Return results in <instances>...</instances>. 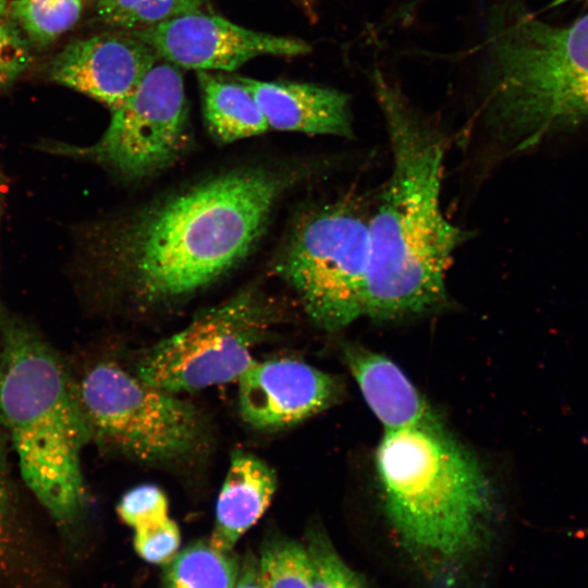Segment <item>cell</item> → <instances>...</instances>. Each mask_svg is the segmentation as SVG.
Returning a JSON list of instances; mask_svg holds the SVG:
<instances>
[{
  "instance_id": "cell-1",
  "label": "cell",
  "mask_w": 588,
  "mask_h": 588,
  "mask_svg": "<svg viewBox=\"0 0 588 588\" xmlns=\"http://www.w3.org/2000/svg\"><path fill=\"white\" fill-rule=\"evenodd\" d=\"M315 168L238 167L171 193L103 233L95 252L98 270L138 307L200 293L247 258L279 200Z\"/></svg>"
},
{
  "instance_id": "cell-2",
  "label": "cell",
  "mask_w": 588,
  "mask_h": 588,
  "mask_svg": "<svg viewBox=\"0 0 588 588\" xmlns=\"http://www.w3.org/2000/svg\"><path fill=\"white\" fill-rule=\"evenodd\" d=\"M370 79L392 158L369 213L365 317L393 321L448 304L446 272L470 233L442 209L443 134L380 69L372 70Z\"/></svg>"
},
{
  "instance_id": "cell-3",
  "label": "cell",
  "mask_w": 588,
  "mask_h": 588,
  "mask_svg": "<svg viewBox=\"0 0 588 588\" xmlns=\"http://www.w3.org/2000/svg\"><path fill=\"white\" fill-rule=\"evenodd\" d=\"M383 510L431 588H461L491 542L494 492L442 424L384 430L376 451Z\"/></svg>"
},
{
  "instance_id": "cell-4",
  "label": "cell",
  "mask_w": 588,
  "mask_h": 588,
  "mask_svg": "<svg viewBox=\"0 0 588 588\" xmlns=\"http://www.w3.org/2000/svg\"><path fill=\"white\" fill-rule=\"evenodd\" d=\"M0 429L24 485L70 541L89 510L82 454L91 441L73 370L35 328L1 306Z\"/></svg>"
},
{
  "instance_id": "cell-5",
  "label": "cell",
  "mask_w": 588,
  "mask_h": 588,
  "mask_svg": "<svg viewBox=\"0 0 588 588\" xmlns=\"http://www.w3.org/2000/svg\"><path fill=\"white\" fill-rule=\"evenodd\" d=\"M481 122L516 149L588 121V14L547 23L519 3L491 9Z\"/></svg>"
},
{
  "instance_id": "cell-6",
  "label": "cell",
  "mask_w": 588,
  "mask_h": 588,
  "mask_svg": "<svg viewBox=\"0 0 588 588\" xmlns=\"http://www.w3.org/2000/svg\"><path fill=\"white\" fill-rule=\"evenodd\" d=\"M369 212L351 196L303 211L274 264L311 322L329 332L360 317L369 269Z\"/></svg>"
},
{
  "instance_id": "cell-7",
  "label": "cell",
  "mask_w": 588,
  "mask_h": 588,
  "mask_svg": "<svg viewBox=\"0 0 588 588\" xmlns=\"http://www.w3.org/2000/svg\"><path fill=\"white\" fill-rule=\"evenodd\" d=\"M73 375L91 441L144 462L177 460L200 444L198 412L174 393L111 360H98Z\"/></svg>"
},
{
  "instance_id": "cell-8",
  "label": "cell",
  "mask_w": 588,
  "mask_h": 588,
  "mask_svg": "<svg viewBox=\"0 0 588 588\" xmlns=\"http://www.w3.org/2000/svg\"><path fill=\"white\" fill-rule=\"evenodd\" d=\"M277 314L270 297L255 287L243 290L146 350L135 375L174 394L237 381L255 363L253 351Z\"/></svg>"
},
{
  "instance_id": "cell-9",
  "label": "cell",
  "mask_w": 588,
  "mask_h": 588,
  "mask_svg": "<svg viewBox=\"0 0 588 588\" xmlns=\"http://www.w3.org/2000/svg\"><path fill=\"white\" fill-rule=\"evenodd\" d=\"M180 68L156 63L87 147H53L84 157L128 181L148 179L172 166L188 144V114Z\"/></svg>"
},
{
  "instance_id": "cell-10",
  "label": "cell",
  "mask_w": 588,
  "mask_h": 588,
  "mask_svg": "<svg viewBox=\"0 0 588 588\" xmlns=\"http://www.w3.org/2000/svg\"><path fill=\"white\" fill-rule=\"evenodd\" d=\"M130 32L159 59L196 71L233 72L259 56L298 57L311 51L303 39L252 30L201 11Z\"/></svg>"
},
{
  "instance_id": "cell-11",
  "label": "cell",
  "mask_w": 588,
  "mask_h": 588,
  "mask_svg": "<svg viewBox=\"0 0 588 588\" xmlns=\"http://www.w3.org/2000/svg\"><path fill=\"white\" fill-rule=\"evenodd\" d=\"M242 418L259 430H280L324 411L339 401L338 378L296 358L255 360L240 377Z\"/></svg>"
},
{
  "instance_id": "cell-12",
  "label": "cell",
  "mask_w": 588,
  "mask_h": 588,
  "mask_svg": "<svg viewBox=\"0 0 588 588\" xmlns=\"http://www.w3.org/2000/svg\"><path fill=\"white\" fill-rule=\"evenodd\" d=\"M159 60L130 30L76 39L51 61L50 78L106 105L120 107Z\"/></svg>"
},
{
  "instance_id": "cell-13",
  "label": "cell",
  "mask_w": 588,
  "mask_h": 588,
  "mask_svg": "<svg viewBox=\"0 0 588 588\" xmlns=\"http://www.w3.org/2000/svg\"><path fill=\"white\" fill-rule=\"evenodd\" d=\"M231 77L250 91L269 128L354 137L351 96L338 88L298 81L265 82L234 74Z\"/></svg>"
},
{
  "instance_id": "cell-14",
  "label": "cell",
  "mask_w": 588,
  "mask_h": 588,
  "mask_svg": "<svg viewBox=\"0 0 588 588\" xmlns=\"http://www.w3.org/2000/svg\"><path fill=\"white\" fill-rule=\"evenodd\" d=\"M343 358L384 430L441 424L403 370L387 356L348 343Z\"/></svg>"
},
{
  "instance_id": "cell-15",
  "label": "cell",
  "mask_w": 588,
  "mask_h": 588,
  "mask_svg": "<svg viewBox=\"0 0 588 588\" xmlns=\"http://www.w3.org/2000/svg\"><path fill=\"white\" fill-rule=\"evenodd\" d=\"M277 490L274 470L253 453L236 451L218 495L209 544L230 552L269 507Z\"/></svg>"
},
{
  "instance_id": "cell-16",
  "label": "cell",
  "mask_w": 588,
  "mask_h": 588,
  "mask_svg": "<svg viewBox=\"0 0 588 588\" xmlns=\"http://www.w3.org/2000/svg\"><path fill=\"white\" fill-rule=\"evenodd\" d=\"M205 124L221 144L264 134L269 130L250 91L225 74L196 71Z\"/></svg>"
},
{
  "instance_id": "cell-17",
  "label": "cell",
  "mask_w": 588,
  "mask_h": 588,
  "mask_svg": "<svg viewBox=\"0 0 588 588\" xmlns=\"http://www.w3.org/2000/svg\"><path fill=\"white\" fill-rule=\"evenodd\" d=\"M11 458L10 444L0 429V581L34 578L37 575V565L32 555V534L23 512Z\"/></svg>"
},
{
  "instance_id": "cell-18",
  "label": "cell",
  "mask_w": 588,
  "mask_h": 588,
  "mask_svg": "<svg viewBox=\"0 0 588 588\" xmlns=\"http://www.w3.org/2000/svg\"><path fill=\"white\" fill-rule=\"evenodd\" d=\"M164 566V588H233L241 560L231 551L196 541L180 550Z\"/></svg>"
},
{
  "instance_id": "cell-19",
  "label": "cell",
  "mask_w": 588,
  "mask_h": 588,
  "mask_svg": "<svg viewBox=\"0 0 588 588\" xmlns=\"http://www.w3.org/2000/svg\"><path fill=\"white\" fill-rule=\"evenodd\" d=\"M82 9V0H14L9 4L12 23L37 47L52 44L71 29Z\"/></svg>"
},
{
  "instance_id": "cell-20",
  "label": "cell",
  "mask_w": 588,
  "mask_h": 588,
  "mask_svg": "<svg viewBox=\"0 0 588 588\" xmlns=\"http://www.w3.org/2000/svg\"><path fill=\"white\" fill-rule=\"evenodd\" d=\"M207 0H98V19L117 29L145 28L182 14L200 11Z\"/></svg>"
},
{
  "instance_id": "cell-21",
  "label": "cell",
  "mask_w": 588,
  "mask_h": 588,
  "mask_svg": "<svg viewBox=\"0 0 588 588\" xmlns=\"http://www.w3.org/2000/svg\"><path fill=\"white\" fill-rule=\"evenodd\" d=\"M258 561L265 588H311L304 543L283 536L270 537L264 542Z\"/></svg>"
},
{
  "instance_id": "cell-22",
  "label": "cell",
  "mask_w": 588,
  "mask_h": 588,
  "mask_svg": "<svg viewBox=\"0 0 588 588\" xmlns=\"http://www.w3.org/2000/svg\"><path fill=\"white\" fill-rule=\"evenodd\" d=\"M307 549L311 588H371L366 577L346 563L321 530L309 532Z\"/></svg>"
},
{
  "instance_id": "cell-23",
  "label": "cell",
  "mask_w": 588,
  "mask_h": 588,
  "mask_svg": "<svg viewBox=\"0 0 588 588\" xmlns=\"http://www.w3.org/2000/svg\"><path fill=\"white\" fill-rule=\"evenodd\" d=\"M168 499L155 485H140L121 498L117 511L123 523L133 529L163 520L168 515Z\"/></svg>"
},
{
  "instance_id": "cell-24",
  "label": "cell",
  "mask_w": 588,
  "mask_h": 588,
  "mask_svg": "<svg viewBox=\"0 0 588 588\" xmlns=\"http://www.w3.org/2000/svg\"><path fill=\"white\" fill-rule=\"evenodd\" d=\"M181 532L170 517L134 529V548L146 562L166 565L180 551Z\"/></svg>"
},
{
  "instance_id": "cell-25",
  "label": "cell",
  "mask_w": 588,
  "mask_h": 588,
  "mask_svg": "<svg viewBox=\"0 0 588 588\" xmlns=\"http://www.w3.org/2000/svg\"><path fill=\"white\" fill-rule=\"evenodd\" d=\"M29 63L26 37L13 23L0 22V89L13 84Z\"/></svg>"
},
{
  "instance_id": "cell-26",
  "label": "cell",
  "mask_w": 588,
  "mask_h": 588,
  "mask_svg": "<svg viewBox=\"0 0 588 588\" xmlns=\"http://www.w3.org/2000/svg\"><path fill=\"white\" fill-rule=\"evenodd\" d=\"M233 588H265L256 555L249 553L241 560L240 574Z\"/></svg>"
},
{
  "instance_id": "cell-27",
  "label": "cell",
  "mask_w": 588,
  "mask_h": 588,
  "mask_svg": "<svg viewBox=\"0 0 588 588\" xmlns=\"http://www.w3.org/2000/svg\"><path fill=\"white\" fill-rule=\"evenodd\" d=\"M8 1L9 0H0V17L2 16L8 7Z\"/></svg>"
}]
</instances>
